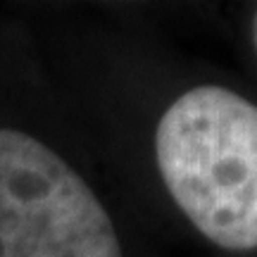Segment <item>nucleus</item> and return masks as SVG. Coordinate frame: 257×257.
Segmentation results:
<instances>
[{
    "mask_svg": "<svg viewBox=\"0 0 257 257\" xmlns=\"http://www.w3.org/2000/svg\"><path fill=\"white\" fill-rule=\"evenodd\" d=\"M160 176L179 210L224 250L257 248V105L224 86H195L155 131Z\"/></svg>",
    "mask_w": 257,
    "mask_h": 257,
    "instance_id": "nucleus-1",
    "label": "nucleus"
},
{
    "mask_svg": "<svg viewBox=\"0 0 257 257\" xmlns=\"http://www.w3.org/2000/svg\"><path fill=\"white\" fill-rule=\"evenodd\" d=\"M252 46H255V53H257V10H255V17H252Z\"/></svg>",
    "mask_w": 257,
    "mask_h": 257,
    "instance_id": "nucleus-3",
    "label": "nucleus"
},
{
    "mask_svg": "<svg viewBox=\"0 0 257 257\" xmlns=\"http://www.w3.org/2000/svg\"><path fill=\"white\" fill-rule=\"evenodd\" d=\"M0 257H124L83 176L17 128H0Z\"/></svg>",
    "mask_w": 257,
    "mask_h": 257,
    "instance_id": "nucleus-2",
    "label": "nucleus"
}]
</instances>
